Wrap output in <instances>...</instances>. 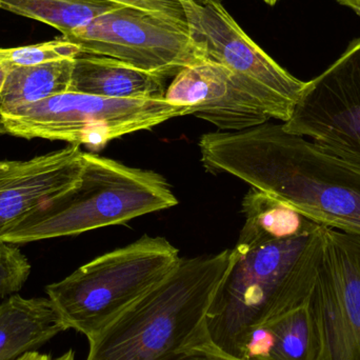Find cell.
Here are the masks:
<instances>
[{"instance_id": "1", "label": "cell", "mask_w": 360, "mask_h": 360, "mask_svg": "<svg viewBox=\"0 0 360 360\" xmlns=\"http://www.w3.org/2000/svg\"><path fill=\"white\" fill-rule=\"evenodd\" d=\"M201 162L268 193L312 221L360 238V167L266 122L199 139Z\"/></svg>"}, {"instance_id": "2", "label": "cell", "mask_w": 360, "mask_h": 360, "mask_svg": "<svg viewBox=\"0 0 360 360\" xmlns=\"http://www.w3.org/2000/svg\"><path fill=\"white\" fill-rule=\"evenodd\" d=\"M319 226L310 236L232 249L226 276L205 316L212 344L234 357L250 330L310 300L327 245Z\"/></svg>"}, {"instance_id": "3", "label": "cell", "mask_w": 360, "mask_h": 360, "mask_svg": "<svg viewBox=\"0 0 360 360\" xmlns=\"http://www.w3.org/2000/svg\"><path fill=\"white\" fill-rule=\"evenodd\" d=\"M232 249L181 258L160 285L89 340L86 360H162L205 330Z\"/></svg>"}, {"instance_id": "4", "label": "cell", "mask_w": 360, "mask_h": 360, "mask_svg": "<svg viewBox=\"0 0 360 360\" xmlns=\"http://www.w3.org/2000/svg\"><path fill=\"white\" fill-rule=\"evenodd\" d=\"M179 203L169 182L153 171L84 153L79 184L11 226L0 241L21 245L74 236L170 209Z\"/></svg>"}, {"instance_id": "5", "label": "cell", "mask_w": 360, "mask_h": 360, "mask_svg": "<svg viewBox=\"0 0 360 360\" xmlns=\"http://www.w3.org/2000/svg\"><path fill=\"white\" fill-rule=\"evenodd\" d=\"M181 258L164 237L145 235L84 264L46 292L68 329L89 340L165 281Z\"/></svg>"}, {"instance_id": "6", "label": "cell", "mask_w": 360, "mask_h": 360, "mask_svg": "<svg viewBox=\"0 0 360 360\" xmlns=\"http://www.w3.org/2000/svg\"><path fill=\"white\" fill-rule=\"evenodd\" d=\"M188 108L166 99H117L69 92L0 115V134L101 149L114 139L150 130Z\"/></svg>"}, {"instance_id": "7", "label": "cell", "mask_w": 360, "mask_h": 360, "mask_svg": "<svg viewBox=\"0 0 360 360\" xmlns=\"http://www.w3.org/2000/svg\"><path fill=\"white\" fill-rule=\"evenodd\" d=\"M199 60L230 70L254 89L271 120L285 122L306 82L283 69L231 16L219 0H180Z\"/></svg>"}, {"instance_id": "8", "label": "cell", "mask_w": 360, "mask_h": 360, "mask_svg": "<svg viewBox=\"0 0 360 360\" xmlns=\"http://www.w3.org/2000/svg\"><path fill=\"white\" fill-rule=\"evenodd\" d=\"M63 38L78 46L80 54L111 57L166 79L199 60L186 23L129 6Z\"/></svg>"}, {"instance_id": "9", "label": "cell", "mask_w": 360, "mask_h": 360, "mask_svg": "<svg viewBox=\"0 0 360 360\" xmlns=\"http://www.w3.org/2000/svg\"><path fill=\"white\" fill-rule=\"evenodd\" d=\"M283 129L360 167V37L306 82Z\"/></svg>"}, {"instance_id": "10", "label": "cell", "mask_w": 360, "mask_h": 360, "mask_svg": "<svg viewBox=\"0 0 360 360\" xmlns=\"http://www.w3.org/2000/svg\"><path fill=\"white\" fill-rule=\"evenodd\" d=\"M315 360H360V238L328 228L310 300Z\"/></svg>"}, {"instance_id": "11", "label": "cell", "mask_w": 360, "mask_h": 360, "mask_svg": "<svg viewBox=\"0 0 360 360\" xmlns=\"http://www.w3.org/2000/svg\"><path fill=\"white\" fill-rule=\"evenodd\" d=\"M165 99L190 109L226 132H237L271 120L257 93L243 78L211 61H196L179 72Z\"/></svg>"}, {"instance_id": "12", "label": "cell", "mask_w": 360, "mask_h": 360, "mask_svg": "<svg viewBox=\"0 0 360 360\" xmlns=\"http://www.w3.org/2000/svg\"><path fill=\"white\" fill-rule=\"evenodd\" d=\"M79 146L25 160H0V237L44 203L73 190L82 179Z\"/></svg>"}, {"instance_id": "13", "label": "cell", "mask_w": 360, "mask_h": 360, "mask_svg": "<svg viewBox=\"0 0 360 360\" xmlns=\"http://www.w3.org/2000/svg\"><path fill=\"white\" fill-rule=\"evenodd\" d=\"M311 300V298H310ZM319 342L310 300L250 330L239 342L240 360H315Z\"/></svg>"}, {"instance_id": "14", "label": "cell", "mask_w": 360, "mask_h": 360, "mask_svg": "<svg viewBox=\"0 0 360 360\" xmlns=\"http://www.w3.org/2000/svg\"><path fill=\"white\" fill-rule=\"evenodd\" d=\"M72 92L117 99H164L166 78L111 57L80 54L74 59Z\"/></svg>"}, {"instance_id": "15", "label": "cell", "mask_w": 360, "mask_h": 360, "mask_svg": "<svg viewBox=\"0 0 360 360\" xmlns=\"http://www.w3.org/2000/svg\"><path fill=\"white\" fill-rule=\"evenodd\" d=\"M49 297L10 296L0 304V360H16L67 331Z\"/></svg>"}, {"instance_id": "16", "label": "cell", "mask_w": 360, "mask_h": 360, "mask_svg": "<svg viewBox=\"0 0 360 360\" xmlns=\"http://www.w3.org/2000/svg\"><path fill=\"white\" fill-rule=\"evenodd\" d=\"M241 205L245 224L235 245L237 249L310 236L321 226L285 201L257 188H252L245 194Z\"/></svg>"}, {"instance_id": "17", "label": "cell", "mask_w": 360, "mask_h": 360, "mask_svg": "<svg viewBox=\"0 0 360 360\" xmlns=\"http://www.w3.org/2000/svg\"><path fill=\"white\" fill-rule=\"evenodd\" d=\"M74 59L65 58L33 67L14 68L8 72L0 94V115L69 92Z\"/></svg>"}, {"instance_id": "18", "label": "cell", "mask_w": 360, "mask_h": 360, "mask_svg": "<svg viewBox=\"0 0 360 360\" xmlns=\"http://www.w3.org/2000/svg\"><path fill=\"white\" fill-rule=\"evenodd\" d=\"M120 6L108 0H0V10L40 21L63 36Z\"/></svg>"}, {"instance_id": "19", "label": "cell", "mask_w": 360, "mask_h": 360, "mask_svg": "<svg viewBox=\"0 0 360 360\" xmlns=\"http://www.w3.org/2000/svg\"><path fill=\"white\" fill-rule=\"evenodd\" d=\"M78 55V46L63 37L31 46L0 49V61L10 71L14 68L33 67L60 59L75 58Z\"/></svg>"}, {"instance_id": "20", "label": "cell", "mask_w": 360, "mask_h": 360, "mask_svg": "<svg viewBox=\"0 0 360 360\" xmlns=\"http://www.w3.org/2000/svg\"><path fill=\"white\" fill-rule=\"evenodd\" d=\"M31 264L13 243L0 241V300L16 294L31 274Z\"/></svg>"}, {"instance_id": "21", "label": "cell", "mask_w": 360, "mask_h": 360, "mask_svg": "<svg viewBox=\"0 0 360 360\" xmlns=\"http://www.w3.org/2000/svg\"><path fill=\"white\" fill-rule=\"evenodd\" d=\"M162 360H240L226 354L212 344L207 331L203 330L194 340L171 353Z\"/></svg>"}, {"instance_id": "22", "label": "cell", "mask_w": 360, "mask_h": 360, "mask_svg": "<svg viewBox=\"0 0 360 360\" xmlns=\"http://www.w3.org/2000/svg\"><path fill=\"white\" fill-rule=\"evenodd\" d=\"M122 6L139 8L146 12L160 15L179 22L186 23L184 6L180 0H108Z\"/></svg>"}, {"instance_id": "23", "label": "cell", "mask_w": 360, "mask_h": 360, "mask_svg": "<svg viewBox=\"0 0 360 360\" xmlns=\"http://www.w3.org/2000/svg\"><path fill=\"white\" fill-rule=\"evenodd\" d=\"M52 356L50 354H41L38 351L25 353L22 356L16 360H51Z\"/></svg>"}, {"instance_id": "24", "label": "cell", "mask_w": 360, "mask_h": 360, "mask_svg": "<svg viewBox=\"0 0 360 360\" xmlns=\"http://www.w3.org/2000/svg\"><path fill=\"white\" fill-rule=\"evenodd\" d=\"M336 1L360 15V0H336Z\"/></svg>"}, {"instance_id": "25", "label": "cell", "mask_w": 360, "mask_h": 360, "mask_svg": "<svg viewBox=\"0 0 360 360\" xmlns=\"http://www.w3.org/2000/svg\"><path fill=\"white\" fill-rule=\"evenodd\" d=\"M10 70L0 61V94L4 90V84H6V77H8Z\"/></svg>"}, {"instance_id": "26", "label": "cell", "mask_w": 360, "mask_h": 360, "mask_svg": "<svg viewBox=\"0 0 360 360\" xmlns=\"http://www.w3.org/2000/svg\"><path fill=\"white\" fill-rule=\"evenodd\" d=\"M51 360H75V353L72 349H70L68 352H65V354L59 356L58 359H51Z\"/></svg>"}, {"instance_id": "27", "label": "cell", "mask_w": 360, "mask_h": 360, "mask_svg": "<svg viewBox=\"0 0 360 360\" xmlns=\"http://www.w3.org/2000/svg\"><path fill=\"white\" fill-rule=\"evenodd\" d=\"M264 1L266 2V4H269V6H275L279 0H264Z\"/></svg>"}]
</instances>
